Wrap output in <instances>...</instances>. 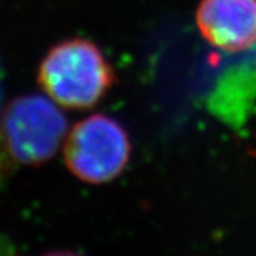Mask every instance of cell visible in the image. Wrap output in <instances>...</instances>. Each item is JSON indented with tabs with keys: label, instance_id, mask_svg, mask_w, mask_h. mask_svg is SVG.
Listing matches in <instances>:
<instances>
[{
	"label": "cell",
	"instance_id": "3",
	"mask_svg": "<svg viewBox=\"0 0 256 256\" xmlns=\"http://www.w3.org/2000/svg\"><path fill=\"white\" fill-rule=\"evenodd\" d=\"M63 156L76 178L98 185L122 174L131 156V141L117 120L92 114L76 122L66 136Z\"/></svg>",
	"mask_w": 256,
	"mask_h": 256
},
{
	"label": "cell",
	"instance_id": "1",
	"mask_svg": "<svg viewBox=\"0 0 256 256\" xmlns=\"http://www.w3.org/2000/svg\"><path fill=\"white\" fill-rule=\"evenodd\" d=\"M37 82L56 104L70 110H86L108 92L116 73L96 43L73 37L47 52L38 64Z\"/></svg>",
	"mask_w": 256,
	"mask_h": 256
},
{
	"label": "cell",
	"instance_id": "4",
	"mask_svg": "<svg viewBox=\"0 0 256 256\" xmlns=\"http://www.w3.org/2000/svg\"><path fill=\"white\" fill-rule=\"evenodd\" d=\"M195 20L202 37L224 52L256 43V0H201Z\"/></svg>",
	"mask_w": 256,
	"mask_h": 256
},
{
	"label": "cell",
	"instance_id": "2",
	"mask_svg": "<svg viewBox=\"0 0 256 256\" xmlns=\"http://www.w3.org/2000/svg\"><path fill=\"white\" fill-rule=\"evenodd\" d=\"M67 117L52 98L24 94L2 111L0 132L13 162L38 166L52 160L67 136Z\"/></svg>",
	"mask_w": 256,
	"mask_h": 256
},
{
	"label": "cell",
	"instance_id": "5",
	"mask_svg": "<svg viewBox=\"0 0 256 256\" xmlns=\"http://www.w3.org/2000/svg\"><path fill=\"white\" fill-rule=\"evenodd\" d=\"M2 98H3V87H2V68H0V117H2ZM12 158H10L9 152L4 146L3 138H2V132H0V178L3 175L8 174L10 165H12Z\"/></svg>",
	"mask_w": 256,
	"mask_h": 256
}]
</instances>
